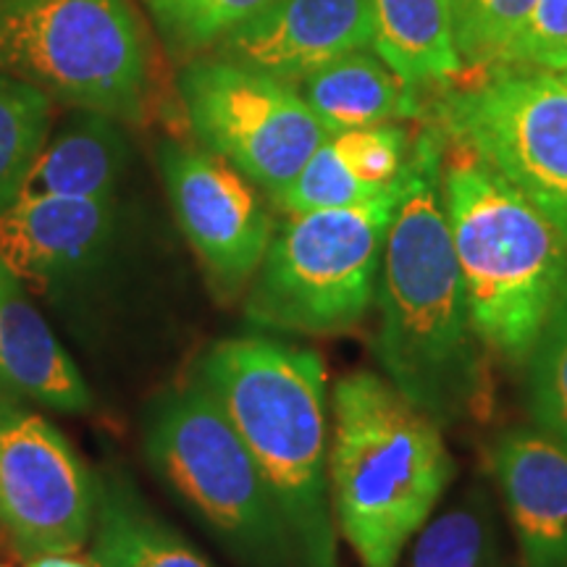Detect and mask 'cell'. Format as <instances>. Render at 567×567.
I'll return each mask as SVG.
<instances>
[{"label":"cell","instance_id":"cell-13","mask_svg":"<svg viewBox=\"0 0 567 567\" xmlns=\"http://www.w3.org/2000/svg\"><path fill=\"white\" fill-rule=\"evenodd\" d=\"M113 197L21 195L0 213V260L48 287L101 264L113 237Z\"/></svg>","mask_w":567,"mask_h":567},{"label":"cell","instance_id":"cell-30","mask_svg":"<svg viewBox=\"0 0 567 567\" xmlns=\"http://www.w3.org/2000/svg\"><path fill=\"white\" fill-rule=\"evenodd\" d=\"M0 567H6V565H0Z\"/></svg>","mask_w":567,"mask_h":567},{"label":"cell","instance_id":"cell-27","mask_svg":"<svg viewBox=\"0 0 567 567\" xmlns=\"http://www.w3.org/2000/svg\"><path fill=\"white\" fill-rule=\"evenodd\" d=\"M499 66L563 71L567 66V0H536Z\"/></svg>","mask_w":567,"mask_h":567},{"label":"cell","instance_id":"cell-5","mask_svg":"<svg viewBox=\"0 0 567 567\" xmlns=\"http://www.w3.org/2000/svg\"><path fill=\"white\" fill-rule=\"evenodd\" d=\"M145 455L247 567H302L292 530L234 425L200 381L153 402Z\"/></svg>","mask_w":567,"mask_h":567},{"label":"cell","instance_id":"cell-18","mask_svg":"<svg viewBox=\"0 0 567 567\" xmlns=\"http://www.w3.org/2000/svg\"><path fill=\"white\" fill-rule=\"evenodd\" d=\"M371 17L373 53L410 87L460 74L452 0H371Z\"/></svg>","mask_w":567,"mask_h":567},{"label":"cell","instance_id":"cell-2","mask_svg":"<svg viewBox=\"0 0 567 567\" xmlns=\"http://www.w3.org/2000/svg\"><path fill=\"white\" fill-rule=\"evenodd\" d=\"M197 381L271 488L302 567H337L321 354L264 337L224 339L205 352Z\"/></svg>","mask_w":567,"mask_h":567},{"label":"cell","instance_id":"cell-3","mask_svg":"<svg viewBox=\"0 0 567 567\" xmlns=\"http://www.w3.org/2000/svg\"><path fill=\"white\" fill-rule=\"evenodd\" d=\"M329 488L339 528L365 567H396L455 476L442 431L386 375L337 381Z\"/></svg>","mask_w":567,"mask_h":567},{"label":"cell","instance_id":"cell-6","mask_svg":"<svg viewBox=\"0 0 567 567\" xmlns=\"http://www.w3.org/2000/svg\"><path fill=\"white\" fill-rule=\"evenodd\" d=\"M400 193L402 176L373 200L289 213L252 276L247 316L308 337L347 334L363 323Z\"/></svg>","mask_w":567,"mask_h":567},{"label":"cell","instance_id":"cell-22","mask_svg":"<svg viewBox=\"0 0 567 567\" xmlns=\"http://www.w3.org/2000/svg\"><path fill=\"white\" fill-rule=\"evenodd\" d=\"M526 368L534 429L567 450V305L551 318Z\"/></svg>","mask_w":567,"mask_h":567},{"label":"cell","instance_id":"cell-11","mask_svg":"<svg viewBox=\"0 0 567 567\" xmlns=\"http://www.w3.org/2000/svg\"><path fill=\"white\" fill-rule=\"evenodd\" d=\"M158 168L184 237L224 295L252 279L271 243V216L252 182L218 155L161 142Z\"/></svg>","mask_w":567,"mask_h":567},{"label":"cell","instance_id":"cell-8","mask_svg":"<svg viewBox=\"0 0 567 567\" xmlns=\"http://www.w3.org/2000/svg\"><path fill=\"white\" fill-rule=\"evenodd\" d=\"M446 132L513 184L567 237V84L555 71L499 66L444 103Z\"/></svg>","mask_w":567,"mask_h":567},{"label":"cell","instance_id":"cell-7","mask_svg":"<svg viewBox=\"0 0 567 567\" xmlns=\"http://www.w3.org/2000/svg\"><path fill=\"white\" fill-rule=\"evenodd\" d=\"M0 69L118 122H137L151 84L130 0H0Z\"/></svg>","mask_w":567,"mask_h":567},{"label":"cell","instance_id":"cell-4","mask_svg":"<svg viewBox=\"0 0 567 567\" xmlns=\"http://www.w3.org/2000/svg\"><path fill=\"white\" fill-rule=\"evenodd\" d=\"M442 182L473 329L484 350L526 363L567 305V237L471 153Z\"/></svg>","mask_w":567,"mask_h":567},{"label":"cell","instance_id":"cell-14","mask_svg":"<svg viewBox=\"0 0 567 567\" xmlns=\"http://www.w3.org/2000/svg\"><path fill=\"white\" fill-rule=\"evenodd\" d=\"M494 473L526 567H567V450L534 425L507 431Z\"/></svg>","mask_w":567,"mask_h":567},{"label":"cell","instance_id":"cell-26","mask_svg":"<svg viewBox=\"0 0 567 567\" xmlns=\"http://www.w3.org/2000/svg\"><path fill=\"white\" fill-rule=\"evenodd\" d=\"M331 140H334L337 151L342 153L350 172L375 193L394 187L408 166L410 142L405 130H400L396 124H375L363 126V130L339 132L331 134Z\"/></svg>","mask_w":567,"mask_h":567},{"label":"cell","instance_id":"cell-20","mask_svg":"<svg viewBox=\"0 0 567 567\" xmlns=\"http://www.w3.org/2000/svg\"><path fill=\"white\" fill-rule=\"evenodd\" d=\"M51 122L53 97L0 69V213L21 195Z\"/></svg>","mask_w":567,"mask_h":567},{"label":"cell","instance_id":"cell-9","mask_svg":"<svg viewBox=\"0 0 567 567\" xmlns=\"http://www.w3.org/2000/svg\"><path fill=\"white\" fill-rule=\"evenodd\" d=\"M179 97L205 151L231 163L274 200L329 140L292 84L218 55L182 69Z\"/></svg>","mask_w":567,"mask_h":567},{"label":"cell","instance_id":"cell-1","mask_svg":"<svg viewBox=\"0 0 567 567\" xmlns=\"http://www.w3.org/2000/svg\"><path fill=\"white\" fill-rule=\"evenodd\" d=\"M442 179V147L423 134L410 147L381 255L375 354L417 410L452 425L484 394V344L471 321Z\"/></svg>","mask_w":567,"mask_h":567},{"label":"cell","instance_id":"cell-15","mask_svg":"<svg viewBox=\"0 0 567 567\" xmlns=\"http://www.w3.org/2000/svg\"><path fill=\"white\" fill-rule=\"evenodd\" d=\"M0 386L19 400L55 410L87 413L92 394L80 368L63 350L24 281L0 260Z\"/></svg>","mask_w":567,"mask_h":567},{"label":"cell","instance_id":"cell-16","mask_svg":"<svg viewBox=\"0 0 567 567\" xmlns=\"http://www.w3.org/2000/svg\"><path fill=\"white\" fill-rule=\"evenodd\" d=\"M126 161L130 145L122 122L109 113L76 109L48 137L21 195L113 197Z\"/></svg>","mask_w":567,"mask_h":567},{"label":"cell","instance_id":"cell-10","mask_svg":"<svg viewBox=\"0 0 567 567\" xmlns=\"http://www.w3.org/2000/svg\"><path fill=\"white\" fill-rule=\"evenodd\" d=\"M97 484L69 439L0 386V528L27 559L66 557L92 536Z\"/></svg>","mask_w":567,"mask_h":567},{"label":"cell","instance_id":"cell-19","mask_svg":"<svg viewBox=\"0 0 567 567\" xmlns=\"http://www.w3.org/2000/svg\"><path fill=\"white\" fill-rule=\"evenodd\" d=\"M90 555L95 567H213L124 481L97 484Z\"/></svg>","mask_w":567,"mask_h":567},{"label":"cell","instance_id":"cell-23","mask_svg":"<svg viewBox=\"0 0 567 567\" xmlns=\"http://www.w3.org/2000/svg\"><path fill=\"white\" fill-rule=\"evenodd\" d=\"M534 6L536 0H452L460 59L473 66L505 61Z\"/></svg>","mask_w":567,"mask_h":567},{"label":"cell","instance_id":"cell-29","mask_svg":"<svg viewBox=\"0 0 567 567\" xmlns=\"http://www.w3.org/2000/svg\"><path fill=\"white\" fill-rule=\"evenodd\" d=\"M557 76H559V80H563V82L567 84V66H565L563 71H557Z\"/></svg>","mask_w":567,"mask_h":567},{"label":"cell","instance_id":"cell-12","mask_svg":"<svg viewBox=\"0 0 567 567\" xmlns=\"http://www.w3.org/2000/svg\"><path fill=\"white\" fill-rule=\"evenodd\" d=\"M371 42V0H274L226 32L216 55L292 84Z\"/></svg>","mask_w":567,"mask_h":567},{"label":"cell","instance_id":"cell-25","mask_svg":"<svg viewBox=\"0 0 567 567\" xmlns=\"http://www.w3.org/2000/svg\"><path fill=\"white\" fill-rule=\"evenodd\" d=\"M386 193V189H384ZM375 189L368 187L350 172L342 153L337 151L334 140L323 142L318 151L310 155L297 179L289 184L284 193L276 197L287 213H305V210H326V208H347L373 200Z\"/></svg>","mask_w":567,"mask_h":567},{"label":"cell","instance_id":"cell-21","mask_svg":"<svg viewBox=\"0 0 567 567\" xmlns=\"http://www.w3.org/2000/svg\"><path fill=\"white\" fill-rule=\"evenodd\" d=\"M410 567H499L496 528L484 492H471L417 536Z\"/></svg>","mask_w":567,"mask_h":567},{"label":"cell","instance_id":"cell-24","mask_svg":"<svg viewBox=\"0 0 567 567\" xmlns=\"http://www.w3.org/2000/svg\"><path fill=\"white\" fill-rule=\"evenodd\" d=\"M271 3L274 0H145L163 38L184 53L216 45L226 32Z\"/></svg>","mask_w":567,"mask_h":567},{"label":"cell","instance_id":"cell-28","mask_svg":"<svg viewBox=\"0 0 567 567\" xmlns=\"http://www.w3.org/2000/svg\"><path fill=\"white\" fill-rule=\"evenodd\" d=\"M30 567H87V565L74 563V559H66V557H40V559H32Z\"/></svg>","mask_w":567,"mask_h":567},{"label":"cell","instance_id":"cell-17","mask_svg":"<svg viewBox=\"0 0 567 567\" xmlns=\"http://www.w3.org/2000/svg\"><path fill=\"white\" fill-rule=\"evenodd\" d=\"M300 84L302 101L329 134L392 124L417 113L413 87L365 51L326 63Z\"/></svg>","mask_w":567,"mask_h":567}]
</instances>
